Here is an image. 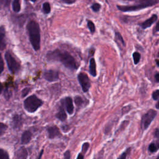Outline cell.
<instances>
[{"mask_svg":"<svg viewBox=\"0 0 159 159\" xmlns=\"http://www.w3.org/2000/svg\"><path fill=\"white\" fill-rule=\"evenodd\" d=\"M47 58L49 60L60 62L66 68L70 70H76L78 68V63L75 58L67 51L56 49L47 53Z\"/></svg>","mask_w":159,"mask_h":159,"instance_id":"cell-1","label":"cell"},{"mask_svg":"<svg viewBox=\"0 0 159 159\" xmlns=\"http://www.w3.org/2000/svg\"><path fill=\"white\" fill-rule=\"evenodd\" d=\"M27 29L29 34V40L34 51H37L41 47V33L40 27L38 23L32 20L27 25Z\"/></svg>","mask_w":159,"mask_h":159,"instance_id":"cell-2","label":"cell"},{"mask_svg":"<svg viewBox=\"0 0 159 159\" xmlns=\"http://www.w3.org/2000/svg\"><path fill=\"white\" fill-rule=\"evenodd\" d=\"M43 102L33 94L26 98L24 102V107L29 113H34L42 105Z\"/></svg>","mask_w":159,"mask_h":159,"instance_id":"cell-3","label":"cell"},{"mask_svg":"<svg viewBox=\"0 0 159 159\" xmlns=\"http://www.w3.org/2000/svg\"><path fill=\"white\" fill-rule=\"evenodd\" d=\"M157 112L154 109H149L147 112L142 117L141 128L142 130H146L154 118L156 117Z\"/></svg>","mask_w":159,"mask_h":159,"instance_id":"cell-4","label":"cell"},{"mask_svg":"<svg viewBox=\"0 0 159 159\" xmlns=\"http://www.w3.org/2000/svg\"><path fill=\"white\" fill-rule=\"evenodd\" d=\"M5 58L9 71L12 73H16L20 69L19 63L12 57V54L9 51L6 52Z\"/></svg>","mask_w":159,"mask_h":159,"instance_id":"cell-5","label":"cell"},{"mask_svg":"<svg viewBox=\"0 0 159 159\" xmlns=\"http://www.w3.org/2000/svg\"><path fill=\"white\" fill-rule=\"evenodd\" d=\"M78 80L82 88L83 91L84 92H87L91 87L90 80L87 74L84 72L80 73L78 75Z\"/></svg>","mask_w":159,"mask_h":159,"instance_id":"cell-6","label":"cell"},{"mask_svg":"<svg viewBox=\"0 0 159 159\" xmlns=\"http://www.w3.org/2000/svg\"><path fill=\"white\" fill-rule=\"evenodd\" d=\"M149 6H151L149 4L140 3L136 5H132V6H117V8H118L119 10L122 12H130V11H139Z\"/></svg>","mask_w":159,"mask_h":159,"instance_id":"cell-7","label":"cell"},{"mask_svg":"<svg viewBox=\"0 0 159 159\" xmlns=\"http://www.w3.org/2000/svg\"><path fill=\"white\" fill-rule=\"evenodd\" d=\"M44 77L46 80H47L48 82H55V81H57V80H58V78H59L58 72L57 71L52 70H47V71L45 72V73L44 74Z\"/></svg>","mask_w":159,"mask_h":159,"instance_id":"cell-8","label":"cell"},{"mask_svg":"<svg viewBox=\"0 0 159 159\" xmlns=\"http://www.w3.org/2000/svg\"><path fill=\"white\" fill-rule=\"evenodd\" d=\"M47 132L49 134V137L50 139H54L61 136V134L59 129L57 126H52L47 129Z\"/></svg>","mask_w":159,"mask_h":159,"instance_id":"cell-9","label":"cell"},{"mask_svg":"<svg viewBox=\"0 0 159 159\" xmlns=\"http://www.w3.org/2000/svg\"><path fill=\"white\" fill-rule=\"evenodd\" d=\"M157 20V16L156 14H154L149 19H148L147 20L145 21L144 23H142L140 24V26L144 29H147L148 27H150Z\"/></svg>","mask_w":159,"mask_h":159,"instance_id":"cell-10","label":"cell"},{"mask_svg":"<svg viewBox=\"0 0 159 159\" xmlns=\"http://www.w3.org/2000/svg\"><path fill=\"white\" fill-rule=\"evenodd\" d=\"M5 29L4 26L0 27V51H3L6 47V42L5 41Z\"/></svg>","mask_w":159,"mask_h":159,"instance_id":"cell-11","label":"cell"},{"mask_svg":"<svg viewBox=\"0 0 159 159\" xmlns=\"http://www.w3.org/2000/svg\"><path fill=\"white\" fill-rule=\"evenodd\" d=\"M115 39L116 43L117 44L118 47L120 49L122 50L125 47V42H124L121 34L119 33H118V32H116V33H115Z\"/></svg>","mask_w":159,"mask_h":159,"instance_id":"cell-12","label":"cell"},{"mask_svg":"<svg viewBox=\"0 0 159 159\" xmlns=\"http://www.w3.org/2000/svg\"><path fill=\"white\" fill-rule=\"evenodd\" d=\"M65 103L67 113L69 115H72L74 111V106H73L72 99L70 97H67L65 99Z\"/></svg>","mask_w":159,"mask_h":159,"instance_id":"cell-13","label":"cell"},{"mask_svg":"<svg viewBox=\"0 0 159 159\" xmlns=\"http://www.w3.org/2000/svg\"><path fill=\"white\" fill-rule=\"evenodd\" d=\"M32 138V134L30 131H26L23 132L21 137V144H27L30 141Z\"/></svg>","mask_w":159,"mask_h":159,"instance_id":"cell-14","label":"cell"},{"mask_svg":"<svg viewBox=\"0 0 159 159\" xmlns=\"http://www.w3.org/2000/svg\"><path fill=\"white\" fill-rule=\"evenodd\" d=\"M90 73L93 76H97V65L94 58H91L90 62Z\"/></svg>","mask_w":159,"mask_h":159,"instance_id":"cell-15","label":"cell"},{"mask_svg":"<svg viewBox=\"0 0 159 159\" xmlns=\"http://www.w3.org/2000/svg\"><path fill=\"white\" fill-rule=\"evenodd\" d=\"M16 157L17 158H26L27 157V152L24 147H21L16 153Z\"/></svg>","mask_w":159,"mask_h":159,"instance_id":"cell-16","label":"cell"},{"mask_svg":"<svg viewBox=\"0 0 159 159\" xmlns=\"http://www.w3.org/2000/svg\"><path fill=\"white\" fill-rule=\"evenodd\" d=\"M55 116L57 119H58L61 121H65L67 118L65 111L64 109H63V108H61L60 109V111L57 113Z\"/></svg>","mask_w":159,"mask_h":159,"instance_id":"cell-17","label":"cell"},{"mask_svg":"<svg viewBox=\"0 0 159 159\" xmlns=\"http://www.w3.org/2000/svg\"><path fill=\"white\" fill-rule=\"evenodd\" d=\"M13 125L14 128H18L20 127V125L22 124V119L21 118V116L16 115L14 116L13 119Z\"/></svg>","mask_w":159,"mask_h":159,"instance_id":"cell-18","label":"cell"},{"mask_svg":"<svg viewBox=\"0 0 159 159\" xmlns=\"http://www.w3.org/2000/svg\"><path fill=\"white\" fill-rule=\"evenodd\" d=\"M12 7L15 12H19L21 10V0H13Z\"/></svg>","mask_w":159,"mask_h":159,"instance_id":"cell-19","label":"cell"},{"mask_svg":"<svg viewBox=\"0 0 159 159\" xmlns=\"http://www.w3.org/2000/svg\"><path fill=\"white\" fill-rule=\"evenodd\" d=\"M127 1H131V2H139L140 3H144V4H149L151 6L158 3L157 0H127Z\"/></svg>","mask_w":159,"mask_h":159,"instance_id":"cell-20","label":"cell"},{"mask_svg":"<svg viewBox=\"0 0 159 159\" xmlns=\"http://www.w3.org/2000/svg\"><path fill=\"white\" fill-rule=\"evenodd\" d=\"M159 149V142H152L149 146V150L152 152L154 153L157 152Z\"/></svg>","mask_w":159,"mask_h":159,"instance_id":"cell-21","label":"cell"},{"mask_svg":"<svg viewBox=\"0 0 159 159\" xmlns=\"http://www.w3.org/2000/svg\"><path fill=\"white\" fill-rule=\"evenodd\" d=\"M42 10L44 14H49L51 12V5L48 2H45L42 5Z\"/></svg>","mask_w":159,"mask_h":159,"instance_id":"cell-22","label":"cell"},{"mask_svg":"<svg viewBox=\"0 0 159 159\" xmlns=\"http://www.w3.org/2000/svg\"><path fill=\"white\" fill-rule=\"evenodd\" d=\"M132 57H133V58H134V63L136 65L138 64L139 62H140V54L137 52H134L133 54H132Z\"/></svg>","mask_w":159,"mask_h":159,"instance_id":"cell-23","label":"cell"},{"mask_svg":"<svg viewBox=\"0 0 159 159\" xmlns=\"http://www.w3.org/2000/svg\"><path fill=\"white\" fill-rule=\"evenodd\" d=\"M9 158V156L8 152L2 149H0V159H8Z\"/></svg>","mask_w":159,"mask_h":159,"instance_id":"cell-24","label":"cell"},{"mask_svg":"<svg viewBox=\"0 0 159 159\" xmlns=\"http://www.w3.org/2000/svg\"><path fill=\"white\" fill-rule=\"evenodd\" d=\"M7 128L8 126L5 124L0 122V136H3L5 133V132L7 130Z\"/></svg>","mask_w":159,"mask_h":159,"instance_id":"cell-25","label":"cell"},{"mask_svg":"<svg viewBox=\"0 0 159 159\" xmlns=\"http://www.w3.org/2000/svg\"><path fill=\"white\" fill-rule=\"evenodd\" d=\"M75 103L77 106L80 107L82 106L83 101L80 97H76L75 98Z\"/></svg>","mask_w":159,"mask_h":159,"instance_id":"cell-26","label":"cell"},{"mask_svg":"<svg viewBox=\"0 0 159 159\" xmlns=\"http://www.w3.org/2000/svg\"><path fill=\"white\" fill-rule=\"evenodd\" d=\"M88 27L91 33H94L95 31V26L94 23L91 21H88Z\"/></svg>","mask_w":159,"mask_h":159,"instance_id":"cell-27","label":"cell"},{"mask_svg":"<svg viewBox=\"0 0 159 159\" xmlns=\"http://www.w3.org/2000/svg\"><path fill=\"white\" fill-rule=\"evenodd\" d=\"M100 8H101V5L100 4H98V3H94L91 6V9H93V11L94 12L99 11Z\"/></svg>","mask_w":159,"mask_h":159,"instance_id":"cell-28","label":"cell"},{"mask_svg":"<svg viewBox=\"0 0 159 159\" xmlns=\"http://www.w3.org/2000/svg\"><path fill=\"white\" fill-rule=\"evenodd\" d=\"M4 70V61L2 58V54H0V74Z\"/></svg>","mask_w":159,"mask_h":159,"instance_id":"cell-29","label":"cell"},{"mask_svg":"<svg viewBox=\"0 0 159 159\" xmlns=\"http://www.w3.org/2000/svg\"><path fill=\"white\" fill-rule=\"evenodd\" d=\"M11 0H0V7L2 6H8Z\"/></svg>","mask_w":159,"mask_h":159,"instance_id":"cell-30","label":"cell"},{"mask_svg":"<svg viewBox=\"0 0 159 159\" xmlns=\"http://www.w3.org/2000/svg\"><path fill=\"white\" fill-rule=\"evenodd\" d=\"M152 98L154 100H159V90H157L156 91L153 92Z\"/></svg>","mask_w":159,"mask_h":159,"instance_id":"cell-31","label":"cell"},{"mask_svg":"<svg viewBox=\"0 0 159 159\" xmlns=\"http://www.w3.org/2000/svg\"><path fill=\"white\" fill-rule=\"evenodd\" d=\"M89 146H90L89 143H88V142L84 143L83 146H82V152H83V153L87 152V151L88 150V148H89Z\"/></svg>","mask_w":159,"mask_h":159,"instance_id":"cell-32","label":"cell"},{"mask_svg":"<svg viewBox=\"0 0 159 159\" xmlns=\"http://www.w3.org/2000/svg\"><path fill=\"white\" fill-rule=\"evenodd\" d=\"M130 149H128V150H127L125 152H124L121 156H119V158H125L126 157H127V155H128V154L129 153V152H130Z\"/></svg>","mask_w":159,"mask_h":159,"instance_id":"cell-33","label":"cell"},{"mask_svg":"<svg viewBox=\"0 0 159 159\" xmlns=\"http://www.w3.org/2000/svg\"><path fill=\"white\" fill-rule=\"evenodd\" d=\"M29 88H24L23 90V91H22V94H23V97H26V95L29 93Z\"/></svg>","mask_w":159,"mask_h":159,"instance_id":"cell-34","label":"cell"},{"mask_svg":"<svg viewBox=\"0 0 159 159\" xmlns=\"http://www.w3.org/2000/svg\"><path fill=\"white\" fill-rule=\"evenodd\" d=\"M64 158L66 159L70 158V152L69 150H67L64 154Z\"/></svg>","mask_w":159,"mask_h":159,"instance_id":"cell-35","label":"cell"},{"mask_svg":"<svg viewBox=\"0 0 159 159\" xmlns=\"http://www.w3.org/2000/svg\"><path fill=\"white\" fill-rule=\"evenodd\" d=\"M62 2L67 4H72L75 2V0H62Z\"/></svg>","mask_w":159,"mask_h":159,"instance_id":"cell-36","label":"cell"},{"mask_svg":"<svg viewBox=\"0 0 159 159\" xmlns=\"http://www.w3.org/2000/svg\"><path fill=\"white\" fill-rule=\"evenodd\" d=\"M154 136L155 137L159 139V129H156L155 133H154Z\"/></svg>","mask_w":159,"mask_h":159,"instance_id":"cell-37","label":"cell"},{"mask_svg":"<svg viewBox=\"0 0 159 159\" xmlns=\"http://www.w3.org/2000/svg\"><path fill=\"white\" fill-rule=\"evenodd\" d=\"M155 80L157 82L159 83V73H157L155 75Z\"/></svg>","mask_w":159,"mask_h":159,"instance_id":"cell-38","label":"cell"},{"mask_svg":"<svg viewBox=\"0 0 159 159\" xmlns=\"http://www.w3.org/2000/svg\"><path fill=\"white\" fill-rule=\"evenodd\" d=\"M83 158H84L83 154H82V153L79 154H78V157H77V158H78V159H79V158H82V159H83Z\"/></svg>","mask_w":159,"mask_h":159,"instance_id":"cell-39","label":"cell"},{"mask_svg":"<svg viewBox=\"0 0 159 159\" xmlns=\"http://www.w3.org/2000/svg\"><path fill=\"white\" fill-rule=\"evenodd\" d=\"M155 30L157 32H159V21H158V23H157L156 24V26H155Z\"/></svg>","mask_w":159,"mask_h":159,"instance_id":"cell-40","label":"cell"},{"mask_svg":"<svg viewBox=\"0 0 159 159\" xmlns=\"http://www.w3.org/2000/svg\"><path fill=\"white\" fill-rule=\"evenodd\" d=\"M3 85H2V83L0 82V94L2 93V91H3Z\"/></svg>","mask_w":159,"mask_h":159,"instance_id":"cell-41","label":"cell"},{"mask_svg":"<svg viewBox=\"0 0 159 159\" xmlns=\"http://www.w3.org/2000/svg\"><path fill=\"white\" fill-rule=\"evenodd\" d=\"M155 107H156V108H157V109H159V101L157 103V104H156V105H155Z\"/></svg>","mask_w":159,"mask_h":159,"instance_id":"cell-42","label":"cell"},{"mask_svg":"<svg viewBox=\"0 0 159 159\" xmlns=\"http://www.w3.org/2000/svg\"><path fill=\"white\" fill-rule=\"evenodd\" d=\"M43 152H44V150H42L41 151V154L39 155V157H38V158H41V157H42V154H43Z\"/></svg>","mask_w":159,"mask_h":159,"instance_id":"cell-43","label":"cell"},{"mask_svg":"<svg viewBox=\"0 0 159 159\" xmlns=\"http://www.w3.org/2000/svg\"><path fill=\"white\" fill-rule=\"evenodd\" d=\"M156 63L157 66L159 67V60H156Z\"/></svg>","mask_w":159,"mask_h":159,"instance_id":"cell-44","label":"cell"},{"mask_svg":"<svg viewBox=\"0 0 159 159\" xmlns=\"http://www.w3.org/2000/svg\"><path fill=\"white\" fill-rule=\"evenodd\" d=\"M30 1L32 2H36V0H30Z\"/></svg>","mask_w":159,"mask_h":159,"instance_id":"cell-45","label":"cell"},{"mask_svg":"<svg viewBox=\"0 0 159 159\" xmlns=\"http://www.w3.org/2000/svg\"><path fill=\"white\" fill-rule=\"evenodd\" d=\"M158 57H159V52H158Z\"/></svg>","mask_w":159,"mask_h":159,"instance_id":"cell-46","label":"cell"}]
</instances>
